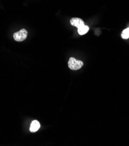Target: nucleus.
<instances>
[{"label":"nucleus","mask_w":129,"mask_h":146,"mask_svg":"<svg viewBox=\"0 0 129 146\" xmlns=\"http://www.w3.org/2000/svg\"><path fill=\"white\" fill-rule=\"evenodd\" d=\"M83 62L81 61L77 60L75 58H70L68 61L69 68L73 70H79L83 66Z\"/></svg>","instance_id":"nucleus-1"},{"label":"nucleus","mask_w":129,"mask_h":146,"mask_svg":"<svg viewBox=\"0 0 129 146\" xmlns=\"http://www.w3.org/2000/svg\"><path fill=\"white\" fill-rule=\"evenodd\" d=\"M13 38L17 41H24L27 36V32L24 29H22L19 32L13 33Z\"/></svg>","instance_id":"nucleus-2"},{"label":"nucleus","mask_w":129,"mask_h":146,"mask_svg":"<svg viewBox=\"0 0 129 146\" xmlns=\"http://www.w3.org/2000/svg\"><path fill=\"white\" fill-rule=\"evenodd\" d=\"M70 24L74 26L75 27H77V28H79L80 27L84 25V23L83 21L79 18H73L70 19Z\"/></svg>","instance_id":"nucleus-3"},{"label":"nucleus","mask_w":129,"mask_h":146,"mask_svg":"<svg viewBox=\"0 0 129 146\" xmlns=\"http://www.w3.org/2000/svg\"><path fill=\"white\" fill-rule=\"evenodd\" d=\"M40 124L38 121L34 120L33 121L30 125V131L31 132H36L40 129Z\"/></svg>","instance_id":"nucleus-4"},{"label":"nucleus","mask_w":129,"mask_h":146,"mask_svg":"<svg viewBox=\"0 0 129 146\" xmlns=\"http://www.w3.org/2000/svg\"><path fill=\"white\" fill-rule=\"evenodd\" d=\"M89 31V27L86 25H83L78 28V33L80 35H84L87 33Z\"/></svg>","instance_id":"nucleus-5"},{"label":"nucleus","mask_w":129,"mask_h":146,"mask_svg":"<svg viewBox=\"0 0 129 146\" xmlns=\"http://www.w3.org/2000/svg\"><path fill=\"white\" fill-rule=\"evenodd\" d=\"M121 36L123 39H127L129 38V27L124 29L122 33Z\"/></svg>","instance_id":"nucleus-6"}]
</instances>
